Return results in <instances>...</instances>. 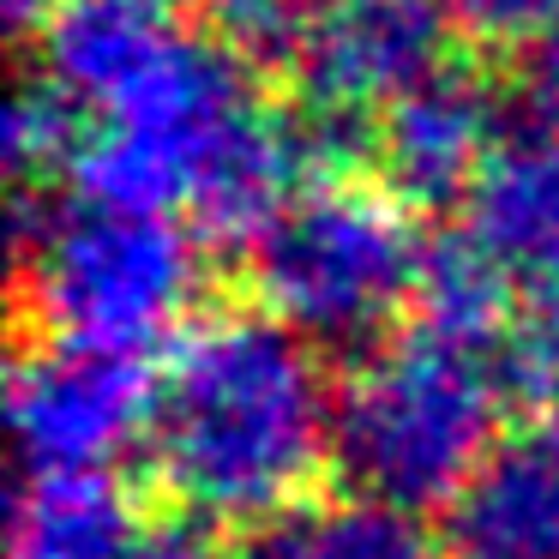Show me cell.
I'll list each match as a JSON object with an SVG mask.
<instances>
[{
  "label": "cell",
  "instance_id": "obj_1",
  "mask_svg": "<svg viewBox=\"0 0 559 559\" xmlns=\"http://www.w3.org/2000/svg\"><path fill=\"white\" fill-rule=\"evenodd\" d=\"M151 481L199 523H253L301 506L337 463V385L313 337L259 313L187 319L151 373Z\"/></svg>",
  "mask_w": 559,
  "mask_h": 559
},
{
  "label": "cell",
  "instance_id": "obj_2",
  "mask_svg": "<svg viewBox=\"0 0 559 559\" xmlns=\"http://www.w3.org/2000/svg\"><path fill=\"white\" fill-rule=\"evenodd\" d=\"M511 385L499 349L421 325L367 349L337 391V469L361 499L397 511L451 506L493 457V427Z\"/></svg>",
  "mask_w": 559,
  "mask_h": 559
},
{
  "label": "cell",
  "instance_id": "obj_3",
  "mask_svg": "<svg viewBox=\"0 0 559 559\" xmlns=\"http://www.w3.org/2000/svg\"><path fill=\"white\" fill-rule=\"evenodd\" d=\"M19 253L31 265L43 325L55 337L121 355L169 349L187 325L199 283L193 235L169 211H133L109 199H43L19 205Z\"/></svg>",
  "mask_w": 559,
  "mask_h": 559
},
{
  "label": "cell",
  "instance_id": "obj_4",
  "mask_svg": "<svg viewBox=\"0 0 559 559\" xmlns=\"http://www.w3.org/2000/svg\"><path fill=\"white\" fill-rule=\"evenodd\" d=\"M427 241L391 187H301L253 241L259 301L319 349H379L415 301Z\"/></svg>",
  "mask_w": 559,
  "mask_h": 559
},
{
  "label": "cell",
  "instance_id": "obj_5",
  "mask_svg": "<svg viewBox=\"0 0 559 559\" xmlns=\"http://www.w3.org/2000/svg\"><path fill=\"white\" fill-rule=\"evenodd\" d=\"M145 409H151L145 355L49 337L37 355L19 361L13 379V427L25 475L115 463L121 445L145 439Z\"/></svg>",
  "mask_w": 559,
  "mask_h": 559
},
{
  "label": "cell",
  "instance_id": "obj_6",
  "mask_svg": "<svg viewBox=\"0 0 559 559\" xmlns=\"http://www.w3.org/2000/svg\"><path fill=\"white\" fill-rule=\"evenodd\" d=\"M445 0H313L289 73L301 103L379 115L415 79L445 67Z\"/></svg>",
  "mask_w": 559,
  "mask_h": 559
},
{
  "label": "cell",
  "instance_id": "obj_7",
  "mask_svg": "<svg viewBox=\"0 0 559 559\" xmlns=\"http://www.w3.org/2000/svg\"><path fill=\"white\" fill-rule=\"evenodd\" d=\"M499 133H506V97L487 91V79H475L469 67L445 61L379 109L373 163L403 205H463Z\"/></svg>",
  "mask_w": 559,
  "mask_h": 559
},
{
  "label": "cell",
  "instance_id": "obj_8",
  "mask_svg": "<svg viewBox=\"0 0 559 559\" xmlns=\"http://www.w3.org/2000/svg\"><path fill=\"white\" fill-rule=\"evenodd\" d=\"M463 235L523 289L559 283V127L506 121L463 193Z\"/></svg>",
  "mask_w": 559,
  "mask_h": 559
},
{
  "label": "cell",
  "instance_id": "obj_9",
  "mask_svg": "<svg viewBox=\"0 0 559 559\" xmlns=\"http://www.w3.org/2000/svg\"><path fill=\"white\" fill-rule=\"evenodd\" d=\"M451 559H559V469L542 439L493 445L445 518Z\"/></svg>",
  "mask_w": 559,
  "mask_h": 559
},
{
  "label": "cell",
  "instance_id": "obj_10",
  "mask_svg": "<svg viewBox=\"0 0 559 559\" xmlns=\"http://www.w3.org/2000/svg\"><path fill=\"white\" fill-rule=\"evenodd\" d=\"M139 499L109 463L97 469H31L13 506V559H139Z\"/></svg>",
  "mask_w": 559,
  "mask_h": 559
},
{
  "label": "cell",
  "instance_id": "obj_11",
  "mask_svg": "<svg viewBox=\"0 0 559 559\" xmlns=\"http://www.w3.org/2000/svg\"><path fill=\"white\" fill-rule=\"evenodd\" d=\"M181 31L169 0H61L43 37V73L67 85L85 115Z\"/></svg>",
  "mask_w": 559,
  "mask_h": 559
},
{
  "label": "cell",
  "instance_id": "obj_12",
  "mask_svg": "<svg viewBox=\"0 0 559 559\" xmlns=\"http://www.w3.org/2000/svg\"><path fill=\"white\" fill-rule=\"evenodd\" d=\"M235 559H439L415 511L385 499H343V506H289L253 523Z\"/></svg>",
  "mask_w": 559,
  "mask_h": 559
},
{
  "label": "cell",
  "instance_id": "obj_13",
  "mask_svg": "<svg viewBox=\"0 0 559 559\" xmlns=\"http://www.w3.org/2000/svg\"><path fill=\"white\" fill-rule=\"evenodd\" d=\"M85 133H91L85 103H79L67 85H55L49 73L31 79V85L13 97V121H7V157H13L19 187L49 181V169H73Z\"/></svg>",
  "mask_w": 559,
  "mask_h": 559
},
{
  "label": "cell",
  "instance_id": "obj_14",
  "mask_svg": "<svg viewBox=\"0 0 559 559\" xmlns=\"http://www.w3.org/2000/svg\"><path fill=\"white\" fill-rule=\"evenodd\" d=\"M499 367H506L511 397L559 403V283L530 289V301L511 313V331L499 343Z\"/></svg>",
  "mask_w": 559,
  "mask_h": 559
},
{
  "label": "cell",
  "instance_id": "obj_15",
  "mask_svg": "<svg viewBox=\"0 0 559 559\" xmlns=\"http://www.w3.org/2000/svg\"><path fill=\"white\" fill-rule=\"evenodd\" d=\"M211 13H217V25L229 31V43L241 55H277L289 67L313 0H211Z\"/></svg>",
  "mask_w": 559,
  "mask_h": 559
},
{
  "label": "cell",
  "instance_id": "obj_16",
  "mask_svg": "<svg viewBox=\"0 0 559 559\" xmlns=\"http://www.w3.org/2000/svg\"><path fill=\"white\" fill-rule=\"evenodd\" d=\"M445 7L463 31L487 43H530L559 13V0H445Z\"/></svg>",
  "mask_w": 559,
  "mask_h": 559
},
{
  "label": "cell",
  "instance_id": "obj_17",
  "mask_svg": "<svg viewBox=\"0 0 559 559\" xmlns=\"http://www.w3.org/2000/svg\"><path fill=\"white\" fill-rule=\"evenodd\" d=\"M511 97L559 127V13L530 37V67H523V85L511 91Z\"/></svg>",
  "mask_w": 559,
  "mask_h": 559
},
{
  "label": "cell",
  "instance_id": "obj_18",
  "mask_svg": "<svg viewBox=\"0 0 559 559\" xmlns=\"http://www.w3.org/2000/svg\"><path fill=\"white\" fill-rule=\"evenodd\" d=\"M139 559H223V554L199 530H151Z\"/></svg>",
  "mask_w": 559,
  "mask_h": 559
},
{
  "label": "cell",
  "instance_id": "obj_19",
  "mask_svg": "<svg viewBox=\"0 0 559 559\" xmlns=\"http://www.w3.org/2000/svg\"><path fill=\"white\" fill-rule=\"evenodd\" d=\"M55 7H61V0H7V13H13L19 31H43L55 19Z\"/></svg>",
  "mask_w": 559,
  "mask_h": 559
},
{
  "label": "cell",
  "instance_id": "obj_20",
  "mask_svg": "<svg viewBox=\"0 0 559 559\" xmlns=\"http://www.w3.org/2000/svg\"><path fill=\"white\" fill-rule=\"evenodd\" d=\"M535 439L547 445V457H554V469H559V403H554V415H547V421L535 427Z\"/></svg>",
  "mask_w": 559,
  "mask_h": 559
}]
</instances>
